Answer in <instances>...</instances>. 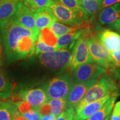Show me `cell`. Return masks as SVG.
<instances>
[{"label":"cell","mask_w":120,"mask_h":120,"mask_svg":"<svg viewBox=\"0 0 120 120\" xmlns=\"http://www.w3.org/2000/svg\"><path fill=\"white\" fill-rule=\"evenodd\" d=\"M7 62L33 55L40 32L24 27L12 18L0 22Z\"/></svg>","instance_id":"6da1fadb"},{"label":"cell","mask_w":120,"mask_h":120,"mask_svg":"<svg viewBox=\"0 0 120 120\" xmlns=\"http://www.w3.org/2000/svg\"><path fill=\"white\" fill-rule=\"evenodd\" d=\"M117 86L113 78L107 75L101 77L88 90L76 107L75 110L82 109L91 102L96 101L108 94L117 92Z\"/></svg>","instance_id":"7a4b0ae2"},{"label":"cell","mask_w":120,"mask_h":120,"mask_svg":"<svg viewBox=\"0 0 120 120\" xmlns=\"http://www.w3.org/2000/svg\"><path fill=\"white\" fill-rule=\"evenodd\" d=\"M75 43H72L68 49H58L39 54L40 62L46 67L54 70H61L68 67L72 49Z\"/></svg>","instance_id":"3957f363"},{"label":"cell","mask_w":120,"mask_h":120,"mask_svg":"<svg viewBox=\"0 0 120 120\" xmlns=\"http://www.w3.org/2000/svg\"><path fill=\"white\" fill-rule=\"evenodd\" d=\"M92 34L90 30L82 34L76 40L72 49L68 67L74 70L82 64L94 62L90 55L87 37Z\"/></svg>","instance_id":"277c9868"},{"label":"cell","mask_w":120,"mask_h":120,"mask_svg":"<svg viewBox=\"0 0 120 120\" xmlns=\"http://www.w3.org/2000/svg\"><path fill=\"white\" fill-rule=\"evenodd\" d=\"M72 79L67 75H64L51 79L43 87L49 100L52 98H67L74 86Z\"/></svg>","instance_id":"5b68a950"},{"label":"cell","mask_w":120,"mask_h":120,"mask_svg":"<svg viewBox=\"0 0 120 120\" xmlns=\"http://www.w3.org/2000/svg\"><path fill=\"white\" fill-rule=\"evenodd\" d=\"M89 51L93 62L105 68H112L115 64L110 52L100 43L92 34L87 37Z\"/></svg>","instance_id":"8992f818"},{"label":"cell","mask_w":120,"mask_h":120,"mask_svg":"<svg viewBox=\"0 0 120 120\" xmlns=\"http://www.w3.org/2000/svg\"><path fill=\"white\" fill-rule=\"evenodd\" d=\"M50 9L57 21L63 24L70 26H77L86 22L74 11L64 6L57 0H53Z\"/></svg>","instance_id":"52a82bcc"},{"label":"cell","mask_w":120,"mask_h":120,"mask_svg":"<svg viewBox=\"0 0 120 120\" xmlns=\"http://www.w3.org/2000/svg\"><path fill=\"white\" fill-rule=\"evenodd\" d=\"M106 72V68L94 62L85 64L73 70V80L75 83L87 81L97 79Z\"/></svg>","instance_id":"ba28073f"},{"label":"cell","mask_w":120,"mask_h":120,"mask_svg":"<svg viewBox=\"0 0 120 120\" xmlns=\"http://www.w3.org/2000/svg\"><path fill=\"white\" fill-rule=\"evenodd\" d=\"M13 19L17 23L24 27L40 32V30L36 26L34 11L26 6L22 1H19L16 14Z\"/></svg>","instance_id":"9c48e42d"},{"label":"cell","mask_w":120,"mask_h":120,"mask_svg":"<svg viewBox=\"0 0 120 120\" xmlns=\"http://www.w3.org/2000/svg\"><path fill=\"white\" fill-rule=\"evenodd\" d=\"M97 79L76 83L67 97V107H75L77 106L88 90L97 81Z\"/></svg>","instance_id":"30bf717a"},{"label":"cell","mask_w":120,"mask_h":120,"mask_svg":"<svg viewBox=\"0 0 120 120\" xmlns=\"http://www.w3.org/2000/svg\"><path fill=\"white\" fill-rule=\"evenodd\" d=\"M19 96L23 101L29 103L34 109H37L48 101L46 93L43 88H30L19 91Z\"/></svg>","instance_id":"8fae6325"},{"label":"cell","mask_w":120,"mask_h":120,"mask_svg":"<svg viewBox=\"0 0 120 120\" xmlns=\"http://www.w3.org/2000/svg\"><path fill=\"white\" fill-rule=\"evenodd\" d=\"M96 37L109 52L120 48V34L115 31L109 29L102 30Z\"/></svg>","instance_id":"7c38bea8"},{"label":"cell","mask_w":120,"mask_h":120,"mask_svg":"<svg viewBox=\"0 0 120 120\" xmlns=\"http://www.w3.org/2000/svg\"><path fill=\"white\" fill-rule=\"evenodd\" d=\"M115 94H108L98 100L88 103L79 110H75L74 120H84L90 117L101 109L105 102Z\"/></svg>","instance_id":"4fadbf2b"},{"label":"cell","mask_w":120,"mask_h":120,"mask_svg":"<svg viewBox=\"0 0 120 120\" xmlns=\"http://www.w3.org/2000/svg\"><path fill=\"white\" fill-rule=\"evenodd\" d=\"M120 18V3L109 6L99 11L98 23L101 25H111Z\"/></svg>","instance_id":"5bb4252c"},{"label":"cell","mask_w":120,"mask_h":120,"mask_svg":"<svg viewBox=\"0 0 120 120\" xmlns=\"http://www.w3.org/2000/svg\"><path fill=\"white\" fill-rule=\"evenodd\" d=\"M34 17L36 26L40 31L46 27H49L53 22L57 21L50 8L36 10Z\"/></svg>","instance_id":"9a60e30c"},{"label":"cell","mask_w":120,"mask_h":120,"mask_svg":"<svg viewBox=\"0 0 120 120\" xmlns=\"http://www.w3.org/2000/svg\"><path fill=\"white\" fill-rule=\"evenodd\" d=\"M19 0H0V22L12 18L17 12Z\"/></svg>","instance_id":"2e32d148"},{"label":"cell","mask_w":120,"mask_h":120,"mask_svg":"<svg viewBox=\"0 0 120 120\" xmlns=\"http://www.w3.org/2000/svg\"><path fill=\"white\" fill-rule=\"evenodd\" d=\"M88 22H86L83 25L77 26H70L64 25L56 21L53 22L49 28L58 38L64 34L77 31L82 28H90V23Z\"/></svg>","instance_id":"e0dca14e"},{"label":"cell","mask_w":120,"mask_h":120,"mask_svg":"<svg viewBox=\"0 0 120 120\" xmlns=\"http://www.w3.org/2000/svg\"><path fill=\"white\" fill-rule=\"evenodd\" d=\"M118 96V93H115L105 102L99 110L93 114L90 117L84 120H105L108 115L111 113L112 109H113L115 101Z\"/></svg>","instance_id":"ac0fdd59"},{"label":"cell","mask_w":120,"mask_h":120,"mask_svg":"<svg viewBox=\"0 0 120 120\" xmlns=\"http://www.w3.org/2000/svg\"><path fill=\"white\" fill-rule=\"evenodd\" d=\"M89 30V28H82V29L73 31L58 37L56 43V47L57 49H63L67 48L72 43L76 42L82 34Z\"/></svg>","instance_id":"d6986e66"},{"label":"cell","mask_w":120,"mask_h":120,"mask_svg":"<svg viewBox=\"0 0 120 120\" xmlns=\"http://www.w3.org/2000/svg\"><path fill=\"white\" fill-rule=\"evenodd\" d=\"M19 112L15 102L0 101V120H12Z\"/></svg>","instance_id":"ffe728a7"},{"label":"cell","mask_w":120,"mask_h":120,"mask_svg":"<svg viewBox=\"0 0 120 120\" xmlns=\"http://www.w3.org/2000/svg\"><path fill=\"white\" fill-rule=\"evenodd\" d=\"M64 6L71 9L85 22H89V15L83 8L79 0H57Z\"/></svg>","instance_id":"44dd1931"},{"label":"cell","mask_w":120,"mask_h":120,"mask_svg":"<svg viewBox=\"0 0 120 120\" xmlns=\"http://www.w3.org/2000/svg\"><path fill=\"white\" fill-rule=\"evenodd\" d=\"M13 88L12 82L0 70V100H4L10 97Z\"/></svg>","instance_id":"7402d4cb"},{"label":"cell","mask_w":120,"mask_h":120,"mask_svg":"<svg viewBox=\"0 0 120 120\" xmlns=\"http://www.w3.org/2000/svg\"><path fill=\"white\" fill-rule=\"evenodd\" d=\"M102 0H81V6L89 15V21H92L94 16L101 10Z\"/></svg>","instance_id":"603a6c76"},{"label":"cell","mask_w":120,"mask_h":120,"mask_svg":"<svg viewBox=\"0 0 120 120\" xmlns=\"http://www.w3.org/2000/svg\"><path fill=\"white\" fill-rule=\"evenodd\" d=\"M48 102L51 107L52 113L56 117L68 108L67 98H52L48 100Z\"/></svg>","instance_id":"cb8c5ba5"},{"label":"cell","mask_w":120,"mask_h":120,"mask_svg":"<svg viewBox=\"0 0 120 120\" xmlns=\"http://www.w3.org/2000/svg\"><path fill=\"white\" fill-rule=\"evenodd\" d=\"M22 1L26 6L36 11L40 9L50 8L53 0H22Z\"/></svg>","instance_id":"d4e9b609"},{"label":"cell","mask_w":120,"mask_h":120,"mask_svg":"<svg viewBox=\"0 0 120 120\" xmlns=\"http://www.w3.org/2000/svg\"><path fill=\"white\" fill-rule=\"evenodd\" d=\"M38 37L47 45L52 46H56L58 38L52 32L49 27H46L40 30Z\"/></svg>","instance_id":"484cf974"},{"label":"cell","mask_w":120,"mask_h":120,"mask_svg":"<svg viewBox=\"0 0 120 120\" xmlns=\"http://www.w3.org/2000/svg\"><path fill=\"white\" fill-rule=\"evenodd\" d=\"M57 49H57L56 46H52L47 45L38 36L33 55H38L39 54L43 52L53 51Z\"/></svg>","instance_id":"4316f807"},{"label":"cell","mask_w":120,"mask_h":120,"mask_svg":"<svg viewBox=\"0 0 120 120\" xmlns=\"http://www.w3.org/2000/svg\"><path fill=\"white\" fill-rule=\"evenodd\" d=\"M75 109L74 107H68L64 111L57 116L55 120H74Z\"/></svg>","instance_id":"83f0119b"},{"label":"cell","mask_w":120,"mask_h":120,"mask_svg":"<svg viewBox=\"0 0 120 120\" xmlns=\"http://www.w3.org/2000/svg\"><path fill=\"white\" fill-rule=\"evenodd\" d=\"M15 103L17 106L18 111L21 114L26 113L31 109H33L32 106L29 103L25 101H23V100H22L21 101L17 102Z\"/></svg>","instance_id":"f1b7e54d"},{"label":"cell","mask_w":120,"mask_h":120,"mask_svg":"<svg viewBox=\"0 0 120 120\" xmlns=\"http://www.w3.org/2000/svg\"><path fill=\"white\" fill-rule=\"evenodd\" d=\"M37 111L41 116H46V115H49L52 113L51 107L48 101L43 103L40 107H38Z\"/></svg>","instance_id":"f546056e"},{"label":"cell","mask_w":120,"mask_h":120,"mask_svg":"<svg viewBox=\"0 0 120 120\" xmlns=\"http://www.w3.org/2000/svg\"><path fill=\"white\" fill-rule=\"evenodd\" d=\"M109 120H120V101H118L114 105Z\"/></svg>","instance_id":"4dcf8cb0"},{"label":"cell","mask_w":120,"mask_h":120,"mask_svg":"<svg viewBox=\"0 0 120 120\" xmlns=\"http://www.w3.org/2000/svg\"><path fill=\"white\" fill-rule=\"evenodd\" d=\"M23 115L28 120H40L41 115L38 113L37 109H32Z\"/></svg>","instance_id":"1f68e13d"},{"label":"cell","mask_w":120,"mask_h":120,"mask_svg":"<svg viewBox=\"0 0 120 120\" xmlns=\"http://www.w3.org/2000/svg\"><path fill=\"white\" fill-rule=\"evenodd\" d=\"M4 54H5V50H4V39H3L2 31L0 28V67L2 66L4 64Z\"/></svg>","instance_id":"d6a6232c"},{"label":"cell","mask_w":120,"mask_h":120,"mask_svg":"<svg viewBox=\"0 0 120 120\" xmlns=\"http://www.w3.org/2000/svg\"><path fill=\"white\" fill-rule=\"evenodd\" d=\"M111 56L115 64V67H120V48L110 51Z\"/></svg>","instance_id":"836d02e7"},{"label":"cell","mask_w":120,"mask_h":120,"mask_svg":"<svg viewBox=\"0 0 120 120\" xmlns=\"http://www.w3.org/2000/svg\"><path fill=\"white\" fill-rule=\"evenodd\" d=\"M120 3V0H102L101 6V10L109 6Z\"/></svg>","instance_id":"e575fe53"},{"label":"cell","mask_w":120,"mask_h":120,"mask_svg":"<svg viewBox=\"0 0 120 120\" xmlns=\"http://www.w3.org/2000/svg\"><path fill=\"white\" fill-rule=\"evenodd\" d=\"M111 27L120 33V18L118 19L116 22H114L110 25Z\"/></svg>","instance_id":"d590c367"},{"label":"cell","mask_w":120,"mask_h":120,"mask_svg":"<svg viewBox=\"0 0 120 120\" xmlns=\"http://www.w3.org/2000/svg\"><path fill=\"white\" fill-rule=\"evenodd\" d=\"M56 117L52 113L49 114V115H46V116H41L40 120H55Z\"/></svg>","instance_id":"8d00e7d4"},{"label":"cell","mask_w":120,"mask_h":120,"mask_svg":"<svg viewBox=\"0 0 120 120\" xmlns=\"http://www.w3.org/2000/svg\"><path fill=\"white\" fill-rule=\"evenodd\" d=\"M12 120H28L27 118L23 116V115H22L20 112H19L17 115L15 116V117L13 118Z\"/></svg>","instance_id":"74e56055"},{"label":"cell","mask_w":120,"mask_h":120,"mask_svg":"<svg viewBox=\"0 0 120 120\" xmlns=\"http://www.w3.org/2000/svg\"><path fill=\"white\" fill-rule=\"evenodd\" d=\"M110 115H111V114H109V115H108V116H107V117L105 118V120H109V116H110Z\"/></svg>","instance_id":"f35d334b"},{"label":"cell","mask_w":120,"mask_h":120,"mask_svg":"<svg viewBox=\"0 0 120 120\" xmlns=\"http://www.w3.org/2000/svg\"><path fill=\"white\" fill-rule=\"evenodd\" d=\"M19 1H22V0H19Z\"/></svg>","instance_id":"ab89813d"},{"label":"cell","mask_w":120,"mask_h":120,"mask_svg":"<svg viewBox=\"0 0 120 120\" xmlns=\"http://www.w3.org/2000/svg\"><path fill=\"white\" fill-rule=\"evenodd\" d=\"M79 1H81V0H79Z\"/></svg>","instance_id":"60d3db41"}]
</instances>
